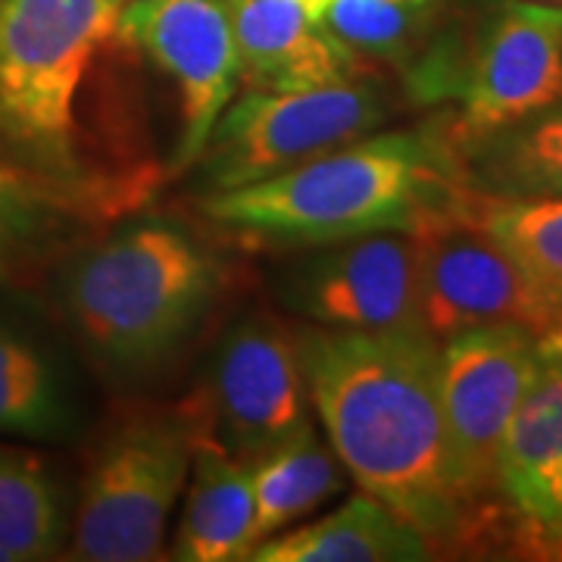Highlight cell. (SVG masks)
Instances as JSON below:
<instances>
[{
    "mask_svg": "<svg viewBox=\"0 0 562 562\" xmlns=\"http://www.w3.org/2000/svg\"><path fill=\"white\" fill-rule=\"evenodd\" d=\"M538 369V335L519 325H487L441 341L438 384L453 472L465 501L497 487L506 428Z\"/></svg>",
    "mask_w": 562,
    "mask_h": 562,
    "instance_id": "obj_9",
    "label": "cell"
},
{
    "mask_svg": "<svg viewBox=\"0 0 562 562\" xmlns=\"http://www.w3.org/2000/svg\"><path fill=\"white\" fill-rule=\"evenodd\" d=\"M384 116L382 94L357 79L303 91L247 88L225 106L194 166L203 169L210 194L244 188L372 135Z\"/></svg>",
    "mask_w": 562,
    "mask_h": 562,
    "instance_id": "obj_6",
    "label": "cell"
},
{
    "mask_svg": "<svg viewBox=\"0 0 562 562\" xmlns=\"http://www.w3.org/2000/svg\"><path fill=\"white\" fill-rule=\"evenodd\" d=\"M125 0H0V160L72 213L147 188L122 57Z\"/></svg>",
    "mask_w": 562,
    "mask_h": 562,
    "instance_id": "obj_1",
    "label": "cell"
},
{
    "mask_svg": "<svg viewBox=\"0 0 562 562\" xmlns=\"http://www.w3.org/2000/svg\"><path fill=\"white\" fill-rule=\"evenodd\" d=\"M344 475L331 443L322 441L313 425L254 460V547L335 497L344 487Z\"/></svg>",
    "mask_w": 562,
    "mask_h": 562,
    "instance_id": "obj_18",
    "label": "cell"
},
{
    "mask_svg": "<svg viewBox=\"0 0 562 562\" xmlns=\"http://www.w3.org/2000/svg\"><path fill=\"white\" fill-rule=\"evenodd\" d=\"M306 387L344 472L428 541L465 519L438 384L441 344L425 331H301Z\"/></svg>",
    "mask_w": 562,
    "mask_h": 562,
    "instance_id": "obj_2",
    "label": "cell"
},
{
    "mask_svg": "<svg viewBox=\"0 0 562 562\" xmlns=\"http://www.w3.org/2000/svg\"><path fill=\"white\" fill-rule=\"evenodd\" d=\"M457 138L538 113L562 98V7L506 0L462 66Z\"/></svg>",
    "mask_w": 562,
    "mask_h": 562,
    "instance_id": "obj_12",
    "label": "cell"
},
{
    "mask_svg": "<svg viewBox=\"0 0 562 562\" xmlns=\"http://www.w3.org/2000/svg\"><path fill=\"white\" fill-rule=\"evenodd\" d=\"M191 413H138L120 422L88 469L66 557L144 562L160 557L169 516L191 475Z\"/></svg>",
    "mask_w": 562,
    "mask_h": 562,
    "instance_id": "obj_5",
    "label": "cell"
},
{
    "mask_svg": "<svg viewBox=\"0 0 562 562\" xmlns=\"http://www.w3.org/2000/svg\"><path fill=\"white\" fill-rule=\"evenodd\" d=\"M122 38L179 94L181 132L172 169L184 172L238 88V47L225 0H125Z\"/></svg>",
    "mask_w": 562,
    "mask_h": 562,
    "instance_id": "obj_11",
    "label": "cell"
},
{
    "mask_svg": "<svg viewBox=\"0 0 562 562\" xmlns=\"http://www.w3.org/2000/svg\"><path fill=\"white\" fill-rule=\"evenodd\" d=\"M460 184L484 201H562V98L450 144Z\"/></svg>",
    "mask_w": 562,
    "mask_h": 562,
    "instance_id": "obj_15",
    "label": "cell"
},
{
    "mask_svg": "<svg viewBox=\"0 0 562 562\" xmlns=\"http://www.w3.org/2000/svg\"><path fill=\"white\" fill-rule=\"evenodd\" d=\"M394 3H431V7H438V0H394Z\"/></svg>",
    "mask_w": 562,
    "mask_h": 562,
    "instance_id": "obj_25",
    "label": "cell"
},
{
    "mask_svg": "<svg viewBox=\"0 0 562 562\" xmlns=\"http://www.w3.org/2000/svg\"><path fill=\"white\" fill-rule=\"evenodd\" d=\"M254 462L210 441L194 443L191 487L181 513L172 560L232 562L254 550Z\"/></svg>",
    "mask_w": 562,
    "mask_h": 562,
    "instance_id": "obj_17",
    "label": "cell"
},
{
    "mask_svg": "<svg viewBox=\"0 0 562 562\" xmlns=\"http://www.w3.org/2000/svg\"><path fill=\"white\" fill-rule=\"evenodd\" d=\"M538 3H560L562 7V0H538Z\"/></svg>",
    "mask_w": 562,
    "mask_h": 562,
    "instance_id": "obj_26",
    "label": "cell"
},
{
    "mask_svg": "<svg viewBox=\"0 0 562 562\" xmlns=\"http://www.w3.org/2000/svg\"><path fill=\"white\" fill-rule=\"evenodd\" d=\"M431 541L391 506L362 491L328 516L284 528L260 541L247 560L257 562H419Z\"/></svg>",
    "mask_w": 562,
    "mask_h": 562,
    "instance_id": "obj_16",
    "label": "cell"
},
{
    "mask_svg": "<svg viewBox=\"0 0 562 562\" xmlns=\"http://www.w3.org/2000/svg\"><path fill=\"white\" fill-rule=\"evenodd\" d=\"M72 428V401L50 357L0 325V435L54 441Z\"/></svg>",
    "mask_w": 562,
    "mask_h": 562,
    "instance_id": "obj_19",
    "label": "cell"
},
{
    "mask_svg": "<svg viewBox=\"0 0 562 562\" xmlns=\"http://www.w3.org/2000/svg\"><path fill=\"white\" fill-rule=\"evenodd\" d=\"M475 206L494 238L519 262L547 313L562 325V201L475 198Z\"/></svg>",
    "mask_w": 562,
    "mask_h": 562,
    "instance_id": "obj_21",
    "label": "cell"
},
{
    "mask_svg": "<svg viewBox=\"0 0 562 562\" xmlns=\"http://www.w3.org/2000/svg\"><path fill=\"white\" fill-rule=\"evenodd\" d=\"M0 562H7V557H3V553H0Z\"/></svg>",
    "mask_w": 562,
    "mask_h": 562,
    "instance_id": "obj_27",
    "label": "cell"
},
{
    "mask_svg": "<svg viewBox=\"0 0 562 562\" xmlns=\"http://www.w3.org/2000/svg\"><path fill=\"white\" fill-rule=\"evenodd\" d=\"M431 3L394 0H331L316 20L341 41L350 54L375 60H403L428 32Z\"/></svg>",
    "mask_w": 562,
    "mask_h": 562,
    "instance_id": "obj_22",
    "label": "cell"
},
{
    "mask_svg": "<svg viewBox=\"0 0 562 562\" xmlns=\"http://www.w3.org/2000/svg\"><path fill=\"white\" fill-rule=\"evenodd\" d=\"M222 284L216 254L172 222L125 225L66 276V310L91 353L116 372H147L201 325Z\"/></svg>",
    "mask_w": 562,
    "mask_h": 562,
    "instance_id": "obj_4",
    "label": "cell"
},
{
    "mask_svg": "<svg viewBox=\"0 0 562 562\" xmlns=\"http://www.w3.org/2000/svg\"><path fill=\"white\" fill-rule=\"evenodd\" d=\"M310 406L301 335L272 319H247L220 344L191 419L198 441L254 462L310 428Z\"/></svg>",
    "mask_w": 562,
    "mask_h": 562,
    "instance_id": "obj_8",
    "label": "cell"
},
{
    "mask_svg": "<svg viewBox=\"0 0 562 562\" xmlns=\"http://www.w3.org/2000/svg\"><path fill=\"white\" fill-rule=\"evenodd\" d=\"M497 491L535 541L562 547V325L538 335V369L506 428Z\"/></svg>",
    "mask_w": 562,
    "mask_h": 562,
    "instance_id": "obj_13",
    "label": "cell"
},
{
    "mask_svg": "<svg viewBox=\"0 0 562 562\" xmlns=\"http://www.w3.org/2000/svg\"><path fill=\"white\" fill-rule=\"evenodd\" d=\"M460 191L450 144L425 132H387L362 135L272 179L213 191L203 213L244 238L319 247L409 232Z\"/></svg>",
    "mask_w": 562,
    "mask_h": 562,
    "instance_id": "obj_3",
    "label": "cell"
},
{
    "mask_svg": "<svg viewBox=\"0 0 562 562\" xmlns=\"http://www.w3.org/2000/svg\"><path fill=\"white\" fill-rule=\"evenodd\" d=\"M281 303L328 331H425L413 232L319 244L281 276ZM431 338V335H428Z\"/></svg>",
    "mask_w": 562,
    "mask_h": 562,
    "instance_id": "obj_10",
    "label": "cell"
},
{
    "mask_svg": "<svg viewBox=\"0 0 562 562\" xmlns=\"http://www.w3.org/2000/svg\"><path fill=\"white\" fill-rule=\"evenodd\" d=\"M409 232L416 241L422 328L438 344L487 325H519L535 335L557 328L465 188Z\"/></svg>",
    "mask_w": 562,
    "mask_h": 562,
    "instance_id": "obj_7",
    "label": "cell"
},
{
    "mask_svg": "<svg viewBox=\"0 0 562 562\" xmlns=\"http://www.w3.org/2000/svg\"><path fill=\"white\" fill-rule=\"evenodd\" d=\"M72 213L44 184L0 160V262L38 241L47 228Z\"/></svg>",
    "mask_w": 562,
    "mask_h": 562,
    "instance_id": "obj_23",
    "label": "cell"
},
{
    "mask_svg": "<svg viewBox=\"0 0 562 562\" xmlns=\"http://www.w3.org/2000/svg\"><path fill=\"white\" fill-rule=\"evenodd\" d=\"M66 543L60 487L35 457L0 447V553L7 562L50 560Z\"/></svg>",
    "mask_w": 562,
    "mask_h": 562,
    "instance_id": "obj_20",
    "label": "cell"
},
{
    "mask_svg": "<svg viewBox=\"0 0 562 562\" xmlns=\"http://www.w3.org/2000/svg\"><path fill=\"white\" fill-rule=\"evenodd\" d=\"M238 79L257 91H303L353 79V54L297 0H225Z\"/></svg>",
    "mask_w": 562,
    "mask_h": 562,
    "instance_id": "obj_14",
    "label": "cell"
},
{
    "mask_svg": "<svg viewBox=\"0 0 562 562\" xmlns=\"http://www.w3.org/2000/svg\"><path fill=\"white\" fill-rule=\"evenodd\" d=\"M297 3H301L303 10H310L313 16H319L322 10H325V7H328L331 0H297Z\"/></svg>",
    "mask_w": 562,
    "mask_h": 562,
    "instance_id": "obj_24",
    "label": "cell"
}]
</instances>
